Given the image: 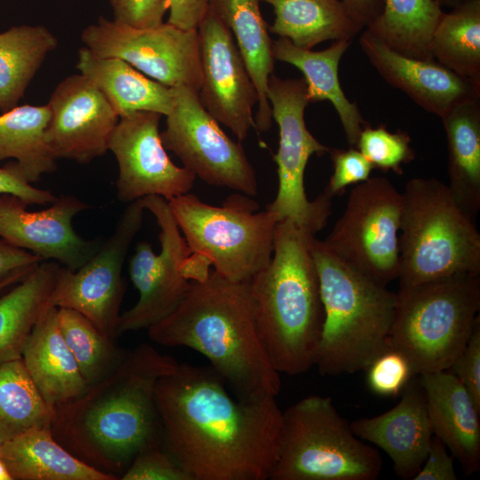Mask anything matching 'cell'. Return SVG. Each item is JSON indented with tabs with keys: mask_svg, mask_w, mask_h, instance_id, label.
<instances>
[{
	"mask_svg": "<svg viewBox=\"0 0 480 480\" xmlns=\"http://www.w3.org/2000/svg\"><path fill=\"white\" fill-rule=\"evenodd\" d=\"M156 403L162 443L190 480L270 479L283 436L275 396L234 397L212 367L179 363Z\"/></svg>",
	"mask_w": 480,
	"mask_h": 480,
	"instance_id": "6da1fadb",
	"label": "cell"
},
{
	"mask_svg": "<svg viewBox=\"0 0 480 480\" xmlns=\"http://www.w3.org/2000/svg\"><path fill=\"white\" fill-rule=\"evenodd\" d=\"M178 365L149 344L124 350L106 375L53 409L54 438L82 461L120 479L141 450L162 441L156 386Z\"/></svg>",
	"mask_w": 480,
	"mask_h": 480,
	"instance_id": "7a4b0ae2",
	"label": "cell"
},
{
	"mask_svg": "<svg viewBox=\"0 0 480 480\" xmlns=\"http://www.w3.org/2000/svg\"><path fill=\"white\" fill-rule=\"evenodd\" d=\"M148 332L158 345L203 355L239 398L276 397L281 389L280 373L259 333L250 281H230L211 270L204 280L192 282L179 306Z\"/></svg>",
	"mask_w": 480,
	"mask_h": 480,
	"instance_id": "3957f363",
	"label": "cell"
},
{
	"mask_svg": "<svg viewBox=\"0 0 480 480\" xmlns=\"http://www.w3.org/2000/svg\"><path fill=\"white\" fill-rule=\"evenodd\" d=\"M314 236L289 220H279L270 262L250 280L263 345L275 369L292 376L315 366L323 332Z\"/></svg>",
	"mask_w": 480,
	"mask_h": 480,
	"instance_id": "277c9868",
	"label": "cell"
},
{
	"mask_svg": "<svg viewBox=\"0 0 480 480\" xmlns=\"http://www.w3.org/2000/svg\"><path fill=\"white\" fill-rule=\"evenodd\" d=\"M311 252L324 312L315 365L324 376L365 371L390 348L396 293L352 268L315 236Z\"/></svg>",
	"mask_w": 480,
	"mask_h": 480,
	"instance_id": "5b68a950",
	"label": "cell"
},
{
	"mask_svg": "<svg viewBox=\"0 0 480 480\" xmlns=\"http://www.w3.org/2000/svg\"><path fill=\"white\" fill-rule=\"evenodd\" d=\"M243 193L220 206L187 193L167 200L189 255L181 267L191 282L204 280L212 270L234 282L250 281L273 254L276 213L259 212V204Z\"/></svg>",
	"mask_w": 480,
	"mask_h": 480,
	"instance_id": "8992f818",
	"label": "cell"
},
{
	"mask_svg": "<svg viewBox=\"0 0 480 480\" xmlns=\"http://www.w3.org/2000/svg\"><path fill=\"white\" fill-rule=\"evenodd\" d=\"M400 286L480 274V234L449 188L434 178L409 180L402 192Z\"/></svg>",
	"mask_w": 480,
	"mask_h": 480,
	"instance_id": "52a82bcc",
	"label": "cell"
},
{
	"mask_svg": "<svg viewBox=\"0 0 480 480\" xmlns=\"http://www.w3.org/2000/svg\"><path fill=\"white\" fill-rule=\"evenodd\" d=\"M480 274H457L396 292L389 345L415 375L449 370L479 317Z\"/></svg>",
	"mask_w": 480,
	"mask_h": 480,
	"instance_id": "ba28073f",
	"label": "cell"
},
{
	"mask_svg": "<svg viewBox=\"0 0 480 480\" xmlns=\"http://www.w3.org/2000/svg\"><path fill=\"white\" fill-rule=\"evenodd\" d=\"M381 469L380 452L355 435L330 397L311 395L283 412L269 480H375Z\"/></svg>",
	"mask_w": 480,
	"mask_h": 480,
	"instance_id": "9c48e42d",
	"label": "cell"
},
{
	"mask_svg": "<svg viewBox=\"0 0 480 480\" xmlns=\"http://www.w3.org/2000/svg\"><path fill=\"white\" fill-rule=\"evenodd\" d=\"M267 97L272 118L279 128V145L274 161L278 188L275 199L266 210L276 213L279 220H289L312 235L321 230L331 214V198L324 193L308 200L305 170L309 158L322 156L330 148L318 141L308 131L305 109L309 104L304 78H268Z\"/></svg>",
	"mask_w": 480,
	"mask_h": 480,
	"instance_id": "30bf717a",
	"label": "cell"
},
{
	"mask_svg": "<svg viewBox=\"0 0 480 480\" xmlns=\"http://www.w3.org/2000/svg\"><path fill=\"white\" fill-rule=\"evenodd\" d=\"M402 209V193L388 179L370 177L350 191L323 243L352 268L387 286L400 274Z\"/></svg>",
	"mask_w": 480,
	"mask_h": 480,
	"instance_id": "8fae6325",
	"label": "cell"
},
{
	"mask_svg": "<svg viewBox=\"0 0 480 480\" xmlns=\"http://www.w3.org/2000/svg\"><path fill=\"white\" fill-rule=\"evenodd\" d=\"M172 89L173 106L160 132L165 149L207 184L256 196V173L240 141L224 132L202 105L198 92L187 86Z\"/></svg>",
	"mask_w": 480,
	"mask_h": 480,
	"instance_id": "7c38bea8",
	"label": "cell"
},
{
	"mask_svg": "<svg viewBox=\"0 0 480 480\" xmlns=\"http://www.w3.org/2000/svg\"><path fill=\"white\" fill-rule=\"evenodd\" d=\"M81 39L95 55L121 59L168 87L200 90L197 29L186 30L168 22L137 28L100 17L83 30Z\"/></svg>",
	"mask_w": 480,
	"mask_h": 480,
	"instance_id": "4fadbf2b",
	"label": "cell"
},
{
	"mask_svg": "<svg viewBox=\"0 0 480 480\" xmlns=\"http://www.w3.org/2000/svg\"><path fill=\"white\" fill-rule=\"evenodd\" d=\"M145 210L142 198L129 203L111 235L83 266L75 271L61 266L53 295L54 307L79 312L115 340L124 293L123 266Z\"/></svg>",
	"mask_w": 480,
	"mask_h": 480,
	"instance_id": "5bb4252c",
	"label": "cell"
},
{
	"mask_svg": "<svg viewBox=\"0 0 480 480\" xmlns=\"http://www.w3.org/2000/svg\"><path fill=\"white\" fill-rule=\"evenodd\" d=\"M142 200L159 227L161 249L156 253L146 241L135 247L128 271L139 299L132 308L121 314L118 336L148 329L166 317L184 299L192 283L181 273L189 251L167 200L158 196H145Z\"/></svg>",
	"mask_w": 480,
	"mask_h": 480,
	"instance_id": "9a60e30c",
	"label": "cell"
},
{
	"mask_svg": "<svg viewBox=\"0 0 480 480\" xmlns=\"http://www.w3.org/2000/svg\"><path fill=\"white\" fill-rule=\"evenodd\" d=\"M161 115L138 111L119 117L108 150L118 165L116 197L131 203L148 196L166 200L189 193L196 176L176 165L162 142Z\"/></svg>",
	"mask_w": 480,
	"mask_h": 480,
	"instance_id": "2e32d148",
	"label": "cell"
},
{
	"mask_svg": "<svg viewBox=\"0 0 480 480\" xmlns=\"http://www.w3.org/2000/svg\"><path fill=\"white\" fill-rule=\"evenodd\" d=\"M202 84L200 101L238 141L256 130L253 108L258 92L229 28L209 6L197 27Z\"/></svg>",
	"mask_w": 480,
	"mask_h": 480,
	"instance_id": "e0dca14e",
	"label": "cell"
},
{
	"mask_svg": "<svg viewBox=\"0 0 480 480\" xmlns=\"http://www.w3.org/2000/svg\"><path fill=\"white\" fill-rule=\"evenodd\" d=\"M28 206L16 196L0 194L1 239L72 271L100 246L98 240L80 236L73 227L74 217L91 207L78 197L61 195L42 211H28Z\"/></svg>",
	"mask_w": 480,
	"mask_h": 480,
	"instance_id": "ac0fdd59",
	"label": "cell"
},
{
	"mask_svg": "<svg viewBox=\"0 0 480 480\" xmlns=\"http://www.w3.org/2000/svg\"><path fill=\"white\" fill-rule=\"evenodd\" d=\"M48 106L47 145L55 156L87 164L103 156L119 116L101 92L82 74L54 89Z\"/></svg>",
	"mask_w": 480,
	"mask_h": 480,
	"instance_id": "d6986e66",
	"label": "cell"
},
{
	"mask_svg": "<svg viewBox=\"0 0 480 480\" xmlns=\"http://www.w3.org/2000/svg\"><path fill=\"white\" fill-rule=\"evenodd\" d=\"M359 45L369 62L391 86L402 91L425 111L441 117L452 107L480 98V87L435 60L400 54L366 28Z\"/></svg>",
	"mask_w": 480,
	"mask_h": 480,
	"instance_id": "ffe728a7",
	"label": "cell"
},
{
	"mask_svg": "<svg viewBox=\"0 0 480 480\" xmlns=\"http://www.w3.org/2000/svg\"><path fill=\"white\" fill-rule=\"evenodd\" d=\"M355 435L382 449L396 474L412 479L420 470L434 436L420 379H412L392 409L350 423Z\"/></svg>",
	"mask_w": 480,
	"mask_h": 480,
	"instance_id": "44dd1931",
	"label": "cell"
},
{
	"mask_svg": "<svg viewBox=\"0 0 480 480\" xmlns=\"http://www.w3.org/2000/svg\"><path fill=\"white\" fill-rule=\"evenodd\" d=\"M433 433L467 476L480 469V410L449 370L420 375Z\"/></svg>",
	"mask_w": 480,
	"mask_h": 480,
	"instance_id": "7402d4cb",
	"label": "cell"
},
{
	"mask_svg": "<svg viewBox=\"0 0 480 480\" xmlns=\"http://www.w3.org/2000/svg\"><path fill=\"white\" fill-rule=\"evenodd\" d=\"M52 307L34 327L21 359L45 402L53 409L80 396L88 387L67 346Z\"/></svg>",
	"mask_w": 480,
	"mask_h": 480,
	"instance_id": "603a6c76",
	"label": "cell"
},
{
	"mask_svg": "<svg viewBox=\"0 0 480 480\" xmlns=\"http://www.w3.org/2000/svg\"><path fill=\"white\" fill-rule=\"evenodd\" d=\"M350 44L351 40H337L324 50L312 51L279 37L273 41V54L275 60L289 63L302 72L309 103L329 100L332 104L348 143L356 148L359 134L367 123L357 104L346 97L338 75L340 60Z\"/></svg>",
	"mask_w": 480,
	"mask_h": 480,
	"instance_id": "cb8c5ba5",
	"label": "cell"
},
{
	"mask_svg": "<svg viewBox=\"0 0 480 480\" xmlns=\"http://www.w3.org/2000/svg\"><path fill=\"white\" fill-rule=\"evenodd\" d=\"M260 3V0H210V7L232 33L256 87V131L265 132L272 125L273 118L267 88L276 60L273 54V41L262 17Z\"/></svg>",
	"mask_w": 480,
	"mask_h": 480,
	"instance_id": "d4e9b609",
	"label": "cell"
},
{
	"mask_svg": "<svg viewBox=\"0 0 480 480\" xmlns=\"http://www.w3.org/2000/svg\"><path fill=\"white\" fill-rule=\"evenodd\" d=\"M76 67L101 92L119 117L138 111L167 116L172 108V87L121 59L97 56L84 46L78 52Z\"/></svg>",
	"mask_w": 480,
	"mask_h": 480,
	"instance_id": "484cf974",
	"label": "cell"
},
{
	"mask_svg": "<svg viewBox=\"0 0 480 480\" xmlns=\"http://www.w3.org/2000/svg\"><path fill=\"white\" fill-rule=\"evenodd\" d=\"M0 458L12 480H118L73 455L51 428H33L2 442Z\"/></svg>",
	"mask_w": 480,
	"mask_h": 480,
	"instance_id": "4316f807",
	"label": "cell"
},
{
	"mask_svg": "<svg viewBox=\"0 0 480 480\" xmlns=\"http://www.w3.org/2000/svg\"><path fill=\"white\" fill-rule=\"evenodd\" d=\"M60 268L56 261L43 260L0 295V364L21 358L34 327L54 307Z\"/></svg>",
	"mask_w": 480,
	"mask_h": 480,
	"instance_id": "83f0119b",
	"label": "cell"
},
{
	"mask_svg": "<svg viewBox=\"0 0 480 480\" xmlns=\"http://www.w3.org/2000/svg\"><path fill=\"white\" fill-rule=\"evenodd\" d=\"M440 118L447 142V186L475 220L480 210V98L452 107Z\"/></svg>",
	"mask_w": 480,
	"mask_h": 480,
	"instance_id": "f1b7e54d",
	"label": "cell"
},
{
	"mask_svg": "<svg viewBox=\"0 0 480 480\" xmlns=\"http://www.w3.org/2000/svg\"><path fill=\"white\" fill-rule=\"evenodd\" d=\"M273 8L268 31L294 45L312 50L332 40H351L364 28L341 0H260Z\"/></svg>",
	"mask_w": 480,
	"mask_h": 480,
	"instance_id": "f546056e",
	"label": "cell"
},
{
	"mask_svg": "<svg viewBox=\"0 0 480 480\" xmlns=\"http://www.w3.org/2000/svg\"><path fill=\"white\" fill-rule=\"evenodd\" d=\"M50 116L48 104L17 105L0 115V161L13 159L31 184L57 168L46 141Z\"/></svg>",
	"mask_w": 480,
	"mask_h": 480,
	"instance_id": "4dcf8cb0",
	"label": "cell"
},
{
	"mask_svg": "<svg viewBox=\"0 0 480 480\" xmlns=\"http://www.w3.org/2000/svg\"><path fill=\"white\" fill-rule=\"evenodd\" d=\"M58 44L41 25L13 26L0 33V109L14 108L46 56Z\"/></svg>",
	"mask_w": 480,
	"mask_h": 480,
	"instance_id": "1f68e13d",
	"label": "cell"
},
{
	"mask_svg": "<svg viewBox=\"0 0 480 480\" xmlns=\"http://www.w3.org/2000/svg\"><path fill=\"white\" fill-rule=\"evenodd\" d=\"M444 12L436 0H384L382 12L366 29L400 54L434 60L429 43Z\"/></svg>",
	"mask_w": 480,
	"mask_h": 480,
	"instance_id": "d6a6232c",
	"label": "cell"
},
{
	"mask_svg": "<svg viewBox=\"0 0 480 480\" xmlns=\"http://www.w3.org/2000/svg\"><path fill=\"white\" fill-rule=\"evenodd\" d=\"M433 59L480 87V0L444 12L429 43Z\"/></svg>",
	"mask_w": 480,
	"mask_h": 480,
	"instance_id": "836d02e7",
	"label": "cell"
},
{
	"mask_svg": "<svg viewBox=\"0 0 480 480\" xmlns=\"http://www.w3.org/2000/svg\"><path fill=\"white\" fill-rule=\"evenodd\" d=\"M53 408L44 399L21 358L0 364V438L51 428Z\"/></svg>",
	"mask_w": 480,
	"mask_h": 480,
	"instance_id": "e575fe53",
	"label": "cell"
},
{
	"mask_svg": "<svg viewBox=\"0 0 480 480\" xmlns=\"http://www.w3.org/2000/svg\"><path fill=\"white\" fill-rule=\"evenodd\" d=\"M57 314L62 337L84 379L88 385L97 381L116 364L124 350L79 312L58 308Z\"/></svg>",
	"mask_w": 480,
	"mask_h": 480,
	"instance_id": "d590c367",
	"label": "cell"
},
{
	"mask_svg": "<svg viewBox=\"0 0 480 480\" xmlns=\"http://www.w3.org/2000/svg\"><path fill=\"white\" fill-rule=\"evenodd\" d=\"M356 148L372 164L383 172L402 173V165L414 159L411 138L406 132H389L386 125L372 127L366 124L358 137Z\"/></svg>",
	"mask_w": 480,
	"mask_h": 480,
	"instance_id": "8d00e7d4",
	"label": "cell"
},
{
	"mask_svg": "<svg viewBox=\"0 0 480 480\" xmlns=\"http://www.w3.org/2000/svg\"><path fill=\"white\" fill-rule=\"evenodd\" d=\"M365 371L370 391L385 397L400 395L415 376L409 359L391 347L377 356Z\"/></svg>",
	"mask_w": 480,
	"mask_h": 480,
	"instance_id": "74e56055",
	"label": "cell"
},
{
	"mask_svg": "<svg viewBox=\"0 0 480 480\" xmlns=\"http://www.w3.org/2000/svg\"><path fill=\"white\" fill-rule=\"evenodd\" d=\"M122 480H190L162 441L141 450L122 475Z\"/></svg>",
	"mask_w": 480,
	"mask_h": 480,
	"instance_id": "f35d334b",
	"label": "cell"
},
{
	"mask_svg": "<svg viewBox=\"0 0 480 480\" xmlns=\"http://www.w3.org/2000/svg\"><path fill=\"white\" fill-rule=\"evenodd\" d=\"M328 153L332 162L333 172L324 193L331 199L342 194L347 187L364 182L371 177L373 167L356 148H330Z\"/></svg>",
	"mask_w": 480,
	"mask_h": 480,
	"instance_id": "ab89813d",
	"label": "cell"
},
{
	"mask_svg": "<svg viewBox=\"0 0 480 480\" xmlns=\"http://www.w3.org/2000/svg\"><path fill=\"white\" fill-rule=\"evenodd\" d=\"M114 20L137 28L158 26L169 9L168 0H109Z\"/></svg>",
	"mask_w": 480,
	"mask_h": 480,
	"instance_id": "60d3db41",
	"label": "cell"
},
{
	"mask_svg": "<svg viewBox=\"0 0 480 480\" xmlns=\"http://www.w3.org/2000/svg\"><path fill=\"white\" fill-rule=\"evenodd\" d=\"M464 385L480 410V319L460 355L449 369Z\"/></svg>",
	"mask_w": 480,
	"mask_h": 480,
	"instance_id": "b9f144b4",
	"label": "cell"
},
{
	"mask_svg": "<svg viewBox=\"0 0 480 480\" xmlns=\"http://www.w3.org/2000/svg\"><path fill=\"white\" fill-rule=\"evenodd\" d=\"M0 194L18 196L29 204H52L57 196L52 192L29 183L20 173L14 162L0 166Z\"/></svg>",
	"mask_w": 480,
	"mask_h": 480,
	"instance_id": "7bdbcfd3",
	"label": "cell"
},
{
	"mask_svg": "<svg viewBox=\"0 0 480 480\" xmlns=\"http://www.w3.org/2000/svg\"><path fill=\"white\" fill-rule=\"evenodd\" d=\"M412 480H457L453 456L436 436H433L425 460Z\"/></svg>",
	"mask_w": 480,
	"mask_h": 480,
	"instance_id": "ee69618b",
	"label": "cell"
},
{
	"mask_svg": "<svg viewBox=\"0 0 480 480\" xmlns=\"http://www.w3.org/2000/svg\"><path fill=\"white\" fill-rule=\"evenodd\" d=\"M43 260L0 238V281L31 272Z\"/></svg>",
	"mask_w": 480,
	"mask_h": 480,
	"instance_id": "f6af8a7d",
	"label": "cell"
},
{
	"mask_svg": "<svg viewBox=\"0 0 480 480\" xmlns=\"http://www.w3.org/2000/svg\"><path fill=\"white\" fill-rule=\"evenodd\" d=\"M167 22L180 28L196 29L209 9L210 0H168Z\"/></svg>",
	"mask_w": 480,
	"mask_h": 480,
	"instance_id": "bcb514c9",
	"label": "cell"
},
{
	"mask_svg": "<svg viewBox=\"0 0 480 480\" xmlns=\"http://www.w3.org/2000/svg\"><path fill=\"white\" fill-rule=\"evenodd\" d=\"M356 20L369 27L382 12L384 0H341Z\"/></svg>",
	"mask_w": 480,
	"mask_h": 480,
	"instance_id": "7dc6e473",
	"label": "cell"
},
{
	"mask_svg": "<svg viewBox=\"0 0 480 480\" xmlns=\"http://www.w3.org/2000/svg\"><path fill=\"white\" fill-rule=\"evenodd\" d=\"M30 273V272H29ZM29 273L27 274H18L12 276H10L3 281H0V293L2 292H4L6 289H9L11 286L14 285L20 280H22L25 276H27Z\"/></svg>",
	"mask_w": 480,
	"mask_h": 480,
	"instance_id": "c3c4849f",
	"label": "cell"
},
{
	"mask_svg": "<svg viewBox=\"0 0 480 480\" xmlns=\"http://www.w3.org/2000/svg\"><path fill=\"white\" fill-rule=\"evenodd\" d=\"M0 480H12V477L5 465L0 458Z\"/></svg>",
	"mask_w": 480,
	"mask_h": 480,
	"instance_id": "681fc988",
	"label": "cell"
},
{
	"mask_svg": "<svg viewBox=\"0 0 480 480\" xmlns=\"http://www.w3.org/2000/svg\"><path fill=\"white\" fill-rule=\"evenodd\" d=\"M441 7L453 8L466 0H436Z\"/></svg>",
	"mask_w": 480,
	"mask_h": 480,
	"instance_id": "f907efd6",
	"label": "cell"
},
{
	"mask_svg": "<svg viewBox=\"0 0 480 480\" xmlns=\"http://www.w3.org/2000/svg\"><path fill=\"white\" fill-rule=\"evenodd\" d=\"M1 444H2V441H1V438H0V446H1Z\"/></svg>",
	"mask_w": 480,
	"mask_h": 480,
	"instance_id": "816d5d0a",
	"label": "cell"
}]
</instances>
